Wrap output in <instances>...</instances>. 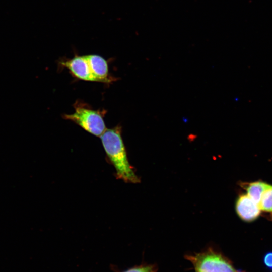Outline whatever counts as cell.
<instances>
[{"instance_id": "6", "label": "cell", "mask_w": 272, "mask_h": 272, "mask_svg": "<svg viewBox=\"0 0 272 272\" xmlns=\"http://www.w3.org/2000/svg\"><path fill=\"white\" fill-rule=\"evenodd\" d=\"M92 74L97 82H109L108 67L107 61L101 56L92 54L85 55Z\"/></svg>"}, {"instance_id": "3", "label": "cell", "mask_w": 272, "mask_h": 272, "mask_svg": "<svg viewBox=\"0 0 272 272\" xmlns=\"http://www.w3.org/2000/svg\"><path fill=\"white\" fill-rule=\"evenodd\" d=\"M187 258L196 272H237L225 257L213 250L190 255Z\"/></svg>"}, {"instance_id": "4", "label": "cell", "mask_w": 272, "mask_h": 272, "mask_svg": "<svg viewBox=\"0 0 272 272\" xmlns=\"http://www.w3.org/2000/svg\"><path fill=\"white\" fill-rule=\"evenodd\" d=\"M235 208L238 216L246 222L255 220L259 217L261 212L258 205L247 194L239 195L236 202Z\"/></svg>"}, {"instance_id": "5", "label": "cell", "mask_w": 272, "mask_h": 272, "mask_svg": "<svg viewBox=\"0 0 272 272\" xmlns=\"http://www.w3.org/2000/svg\"><path fill=\"white\" fill-rule=\"evenodd\" d=\"M76 77L85 81H96L92 73L85 56H76L62 62Z\"/></svg>"}, {"instance_id": "8", "label": "cell", "mask_w": 272, "mask_h": 272, "mask_svg": "<svg viewBox=\"0 0 272 272\" xmlns=\"http://www.w3.org/2000/svg\"><path fill=\"white\" fill-rule=\"evenodd\" d=\"M258 206L261 211L272 214V185L266 183Z\"/></svg>"}, {"instance_id": "1", "label": "cell", "mask_w": 272, "mask_h": 272, "mask_svg": "<svg viewBox=\"0 0 272 272\" xmlns=\"http://www.w3.org/2000/svg\"><path fill=\"white\" fill-rule=\"evenodd\" d=\"M120 126L106 129L100 137L106 155L114 167L117 178L136 183L140 179L130 164L121 137Z\"/></svg>"}, {"instance_id": "7", "label": "cell", "mask_w": 272, "mask_h": 272, "mask_svg": "<svg viewBox=\"0 0 272 272\" xmlns=\"http://www.w3.org/2000/svg\"><path fill=\"white\" fill-rule=\"evenodd\" d=\"M266 183L263 181H255L243 185L247 191V194L258 205Z\"/></svg>"}, {"instance_id": "2", "label": "cell", "mask_w": 272, "mask_h": 272, "mask_svg": "<svg viewBox=\"0 0 272 272\" xmlns=\"http://www.w3.org/2000/svg\"><path fill=\"white\" fill-rule=\"evenodd\" d=\"M75 108L74 113L65 114L64 118L74 122L88 132L100 137L106 129L102 113L79 104H76Z\"/></svg>"}, {"instance_id": "9", "label": "cell", "mask_w": 272, "mask_h": 272, "mask_svg": "<svg viewBox=\"0 0 272 272\" xmlns=\"http://www.w3.org/2000/svg\"><path fill=\"white\" fill-rule=\"evenodd\" d=\"M155 270L153 265H141L130 268L123 272H155Z\"/></svg>"}, {"instance_id": "10", "label": "cell", "mask_w": 272, "mask_h": 272, "mask_svg": "<svg viewBox=\"0 0 272 272\" xmlns=\"http://www.w3.org/2000/svg\"><path fill=\"white\" fill-rule=\"evenodd\" d=\"M263 263L267 268L272 270V252L265 254L263 257Z\"/></svg>"}]
</instances>
